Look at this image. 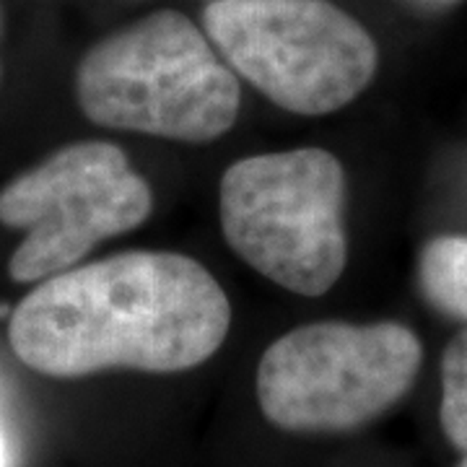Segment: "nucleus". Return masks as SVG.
<instances>
[{
  "instance_id": "1",
  "label": "nucleus",
  "mask_w": 467,
  "mask_h": 467,
  "mask_svg": "<svg viewBox=\"0 0 467 467\" xmlns=\"http://www.w3.org/2000/svg\"><path fill=\"white\" fill-rule=\"evenodd\" d=\"M229 322L223 288L192 257L122 252L39 281L14 309L8 340L26 367L60 379L169 374L208 361Z\"/></svg>"
},
{
  "instance_id": "2",
  "label": "nucleus",
  "mask_w": 467,
  "mask_h": 467,
  "mask_svg": "<svg viewBox=\"0 0 467 467\" xmlns=\"http://www.w3.org/2000/svg\"><path fill=\"white\" fill-rule=\"evenodd\" d=\"M76 99L101 128L208 143L234 128L242 91L205 32L164 8L86 52Z\"/></svg>"
},
{
  "instance_id": "3",
  "label": "nucleus",
  "mask_w": 467,
  "mask_h": 467,
  "mask_svg": "<svg viewBox=\"0 0 467 467\" xmlns=\"http://www.w3.org/2000/svg\"><path fill=\"white\" fill-rule=\"evenodd\" d=\"M346 171L330 150L242 159L221 177V229L247 265L301 296H322L343 275Z\"/></svg>"
},
{
  "instance_id": "4",
  "label": "nucleus",
  "mask_w": 467,
  "mask_h": 467,
  "mask_svg": "<svg viewBox=\"0 0 467 467\" xmlns=\"http://www.w3.org/2000/svg\"><path fill=\"white\" fill-rule=\"evenodd\" d=\"M202 29L226 66L294 115H330L374 78L379 50L330 0H211Z\"/></svg>"
},
{
  "instance_id": "5",
  "label": "nucleus",
  "mask_w": 467,
  "mask_h": 467,
  "mask_svg": "<svg viewBox=\"0 0 467 467\" xmlns=\"http://www.w3.org/2000/svg\"><path fill=\"white\" fill-rule=\"evenodd\" d=\"M420 358V340L398 322L304 325L263 353L257 400L285 431H348L400 400Z\"/></svg>"
},
{
  "instance_id": "6",
  "label": "nucleus",
  "mask_w": 467,
  "mask_h": 467,
  "mask_svg": "<svg viewBox=\"0 0 467 467\" xmlns=\"http://www.w3.org/2000/svg\"><path fill=\"white\" fill-rule=\"evenodd\" d=\"M150 208L149 182L125 150L104 140L70 143L0 190V223L26 232L8 273L18 284L66 273L101 239L140 226Z\"/></svg>"
},
{
  "instance_id": "7",
  "label": "nucleus",
  "mask_w": 467,
  "mask_h": 467,
  "mask_svg": "<svg viewBox=\"0 0 467 467\" xmlns=\"http://www.w3.org/2000/svg\"><path fill=\"white\" fill-rule=\"evenodd\" d=\"M418 284L431 306L467 319V236H436L418 257Z\"/></svg>"
},
{
  "instance_id": "8",
  "label": "nucleus",
  "mask_w": 467,
  "mask_h": 467,
  "mask_svg": "<svg viewBox=\"0 0 467 467\" xmlns=\"http://www.w3.org/2000/svg\"><path fill=\"white\" fill-rule=\"evenodd\" d=\"M441 429L467 454V327L451 337L441 358Z\"/></svg>"
},
{
  "instance_id": "9",
  "label": "nucleus",
  "mask_w": 467,
  "mask_h": 467,
  "mask_svg": "<svg viewBox=\"0 0 467 467\" xmlns=\"http://www.w3.org/2000/svg\"><path fill=\"white\" fill-rule=\"evenodd\" d=\"M405 3H410L418 11H447L451 5H457L460 0H405Z\"/></svg>"
},
{
  "instance_id": "10",
  "label": "nucleus",
  "mask_w": 467,
  "mask_h": 467,
  "mask_svg": "<svg viewBox=\"0 0 467 467\" xmlns=\"http://www.w3.org/2000/svg\"><path fill=\"white\" fill-rule=\"evenodd\" d=\"M0 467H8V450H5V439L0 431Z\"/></svg>"
},
{
  "instance_id": "11",
  "label": "nucleus",
  "mask_w": 467,
  "mask_h": 467,
  "mask_svg": "<svg viewBox=\"0 0 467 467\" xmlns=\"http://www.w3.org/2000/svg\"><path fill=\"white\" fill-rule=\"evenodd\" d=\"M460 467H467V457H465V460H462V462H460Z\"/></svg>"
},
{
  "instance_id": "12",
  "label": "nucleus",
  "mask_w": 467,
  "mask_h": 467,
  "mask_svg": "<svg viewBox=\"0 0 467 467\" xmlns=\"http://www.w3.org/2000/svg\"><path fill=\"white\" fill-rule=\"evenodd\" d=\"M0 21H3V16H0Z\"/></svg>"
},
{
  "instance_id": "13",
  "label": "nucleus",
  "mask_w": 467,
  "mask_h": 467,
  "mask_svg": "<svg viewBox=\"0 0 467 467\" xmlns=\"http://www.w3.org/2000/svg\"><path fill=\"white\" fill-rule=\"evenodd\" d=\"M208 3H211V0H208Z\"/></svg>"
}]
</instances>
